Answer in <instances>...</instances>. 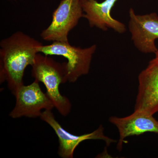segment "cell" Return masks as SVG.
<instances>
[{"label": "cell", "instance_id": "cell-3", "mask_svg": "<svg viewBox=\"0 0 158 158\" xmlns=\"http://www.w3.org/2000/svg\"><path fill=\"white\" fill-rule=\"evenodd\" d=\"M97 45L93 44L86 48L71 45L69 42L54 41L48 45L40 46L38 53L45 56H61L66 58L65 62L66 82L74 83L90 71L91 60L96 50Z\"/></svg>", "mask_w": 158, "mask_h": 158}, {"label": "cell", "instance_id": "cell-4", "mask_svg": "<svg viewBox=\"0 0 158 158\" xmlns=\"http://www.w3.org/2000/svg\"><path fill=\"white\" fill-rule=\"evenodd\" d=\"M81 0H62L52 14L50 24L40 34L47 41L69 42V32L84 15Z\"/></svg>", "mask_w": 158, "mask_h": 158}, {"label": "cell", "instance_id": "cell-2", "mask_svg": "<svg viewBox=\"0 0 158 158\" xmlns=\"http://www.w3.org/2000/svg\"><path fill=\"white\" fill-rule=\"evenodd\" d=\"M31 66V75L44 85L54 107L62 116H68L71 110V103L59 91L60 85L67 82L65 62L59 63L48 56L38 53Z\"/></svg>", "mask_w": 158, "mask_h": 158}, {"label": "cell", "instance_id": "cell-9", "mask_svg": "<svg viewBox=\"0 0 158 158\" xmlns=\"http://www.w3.org/2000/svg\"><path fill=\"white\" fill-rule=\"evenodd\" d=\"M109 121L116 126L119 134L117 145L119 151L122 149L125 138L131 136L139 135L146 132L158 134V121L153 115L141 112L134 111L129 116L124 117L111 116Z\"/></svg>", "mask_w": 158, "mask_h": 158}, {"label": "cell", "instance_id": "cell-10", "mask_svg": "<svg viewBox=\"0 0 158 158\" xmlns=\"http://www.w3.org/2000/svg\"><path fill=\"white\" fill-rule=\"evenodd\" d=\"M118 0H105L99 3L96 0L82 2L84 15L91 27H96L103 31L111 28L118 34H123L127 28L123 23L112 17L111 12Z\"/></svg>", "mask_w": 158, "mask_h": 158}, {"label": "cell", "instance_id": "cell-1", "mask_svg": "<svg viewBox=\"0 0 158 158\" xmlns=\"http://www.w3.org/2000/svg\"><path fill=\"white\" fill-rule=\"evenodd\" d=\"M41 42L21 31H17L0 42V80L6 81L14 94L24 85V73L28 65L32 66L38 53Z\"/></svg>", "mask_w": 158, "mask_h": 158}, {"label": "cell", "instance_id": "cell-12", "mask_svg": "<svg viewBox=\"0 0 158 158\" xmlns=\"http://www.w3.org/2000/svg\"><path fill=\"white\" fill-rule=\"evenodd\" d=\"M13 1H16V0H13Z\"/></svg>", "mask_w": 158, "mask_h": 158}, {"label": "cell", "instance_id": "cell-8", "mask_svg": "<svg viewBox=\"0 0 158 158\" xmlns=\"http://www.w3.org/2000/svg\"><path fill=\"white\" fill-rule=\"evenodd\" d=\"M138 76L135 111L153 115L158 112V50Z\"/></svg>", "mask_w": 158, "mask_h": 158}, {"label": "cell", "instance_id": "cell-6", "mask_svg": "<svg viewBox=\"0 0 158 158\" xmlns=\"http://www.w3.org/2000/svg\"><path fill=\"white\" fill-rule=\"evenodd\" d=\"M54 130L59 138L58 155L62 158H73L76 148L80 143L88 140H102L105 141L107 146L116 142V140L107 137L104 133V128L100 125L94 131L81 135L71 134L62 127L55 118L52 110H45L40 117Z\"/></svg>", "mask_w": 158, "mask_h": 158}, {"label": "cell", "instance_id": "cell-5", "mask_svg": "<svg viewBox=\"0 0 158 158\" xmlns=\"http://www.w3.org/2000/svg\"><path fill=\"white\" fill-rule=\"evenodd\" d=\"M15 104L9 116L13 118L40 117L45 110H52L53 104L41 90L39 82L35 80L31 85H23L15 92Z\"/></svg>", "mask_w": 158, "mask_h": 158}, {"label": "cell", "instance_id": "cell-11", "mask_svg": "<svg viewBox=\"0 0 158 158\" xmlns=\"http://www.w3.org/2000/svg\"><path fill=\"white\" fill-rule=\"evenodd\" d=\"M88 1V0H81V1L83 2H85V1Z\"/></svg>", "mask_w": 158, "mask_h": 158}, {"label": "cell", "instance_id": "cell-7", "mask_svg": "<svg viewBox=\"0 0 158 158\" xmlns=\"http://www.w3.org/2000/svg\"><path fill=\"white\" fill-rule=\"evenodd\" d=\"M128 28L131 40L138 51L144 53H155L158 50L155 40L158 39V15L136 14L132 8L129 11Z\"/></svg>", "mask_w": 158, "mask_h": 158}]
</instances>
